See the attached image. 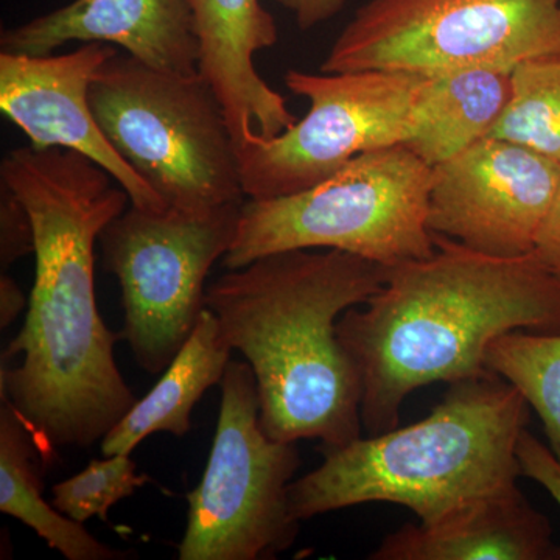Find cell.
<instances>
[{"label": "cell", "mask_w": 560, "mask_h": 560, "mask_svg": "<svg viewBox=\"0 0 560 560\" xmlns=\"http://www.w3.org/2000/svg\"><path fill=\"white\" fill-rule=\"evenodd\" d=\"M511 81L510 103L486 138L510 140L560 162V54L521 62Z\"/></svg>", "instance_id": "cell-20"}, {"label": "cell", "mask_w": 560, "mask_h": 560, "mask_svg": "<svg viewBox=\"0 0 560 560\" xmlns=\"http://www.w3.org/2000/svg\"><path fill=\"white\" fill-rule=\"evenodd\" d=\"M293 14L301 31H312L316 25L324 24L337 16L349 0H272Z\"/></svg>", "instance_id": "cell-25"}, {"label": "cell", "mask_w": 560, "mask_h": 560, "mask_svg": "<svg viewBox=\"0 0 560 560\" xmlns=\"http://www.w3.org/2000/svg\"><path fill=\"white\" fill-rule=\"evenodd\" d=\"M231 352L215 316L206 308L160 382L103 438V455H131L140 442L154 433L178 438L189 433L195 405L206 390L223 381Z\"/></svg>", "instance_id": "cell-16"}, {"label": "cell", "mask_w": 560, "mask_h": 560, "mask_svg": "<svg viewBox=\"0 0 560 560\" xmlns=\"http://www.w3.org/2000/svg\"><path fill=\"white\" fill-rule=\"evenodd\" d=\"M559 179L560 162L510 140L482 138L433 167L430 231L486 256H526Z\"/></svg>", "instance_id": "cell-11"}, {"label": "cell", "mask_w": 560, "mask_h": 560, "mask_svg": "<svg viewBox=\"0 0 560 560\" xmlns=\"http://www.w3.org/2000/svg\"><path fill=\"white\" fill-rule=\"evenodd\" d=\"M208 466L187 493L189 518L179 560L275 559L300 533L289 489L301 458L296 442L268 436L248 361L231 360Z\"/></svg>", "instance_id": "cell-8"}, {"label": "cell", "mask_w": 560, "mask_h": 560, "mask_svg": "<svg viewBox=\"0 0 560 560\" xmlns=\"http://www.w3.org/2000/svg\"><path fill=\"white\" fill-rule=\"evenodd\" d=\"M35 250V231L20 198L0 184V265L5 271L21 257Z\"/></svg>", "instance_id": "cell-22"}, {"label": "cell", "mask_w": 560, "mask_h": 560, "mask_svg": "<svg viewBox=\"0 0 560 560\" xmlns=\"http://www.w3.org/2000/svg\"><path fill=\"white\" fill-rule=\"evenodd\" d=\"M530 407L514 386L488 374L452 383L444 400L412 425L323 451L315 470L293 481L296 521L366 503L408 508L420 522L522 477L517 442Z\"/></svg>", "instance_id": "cell-4"}, {"label": "cell", "mask_w": 560, "mask_h": 560, "mask_svg": "<svg viewBox=\"0 0 560 560\" xmlns=\"http://www.w3.org/2000/svg\"><path fill=\"white\" fill-rule=\"evenodd\" d=\"M485 368L525 397L560 459V334L506 331L490 341Z\"/></svg>", "instance_id": "cell-19"}, {"label": "cell", "mask_w": 560, "mask_h": 560, "mask_svg": "<svg viewBox=\"0 0 560 560\" xmlns=\"http://www.w3.org/2000/svg\"><path fill=\"white\" fill-rule=\"evenodd\" d=\"M512 70L464 69L425 77L408 149L430 167L466 150L492 130L510 103Z\"/></svg>", "instance_id": "cell-17"}, {"label": "cell", "mask_w": 560, "mask_h": 560, "mask_svg": "<svg viewBox=\"0 0 560 560\" xmlns=\"http://www.w3.org/2000/svg\"><path fill=\"white\" fill-rule=\"evenodd\" d=\"M434 243L433 256L389 268L366 308L338 320L360 371L370 436L399 427L416 389L488 374L486 349L500 335L560 334V279L536 254L486 256L440 234Z\"/></svg>", "instance_id": "cell-2"}, {"label": "cell", "mask_w": 560, "mask_h": 560, "mask_svg": "<svg viewBox=\"0 0 560 560\" xmlns=\"http://www.w3.org/2000/svg\"><path fill=\"white\" fill-rule=\"evenodd\" d=\"M116 51L103 43H84L65 55L0 51V109L25 132L33 149L77 151L108 172L131 206L165 212L160 195L110 145L92 113V81Z\"/></svg>", "instance_id": "cell-12"}, {"label": "cell", "mask_w": 560, "mask_h": 560, "mask_svg": "<svg viewBox=\"0 0 560 560\" xmlns=\"http://www.w3.org/2000/svg\"><path fill=\"white\" fill-rule=\"evenodd\" d=\"M283 80L311 108L289 130L238 151L246 200L311 189L359 154L408 145L415 136L416 98L425 75L291 69Z\"/></svg>", "instance_id": "cell-10"}, {"label": "cell", "mask_w": 560, "mask_h": 560, "mask_svg": "<svg viewBox=\"0 0 560 560\" xmlns=\"http://www.w3.org/2000/svg\"><path fill=\"white\" fill-rule=\"evenodd\" d=\"M431 187L433 167L408 147L366 151L311 189L245 200L224 267L293 249L345 250L388 268L429 259Z\"/></svg>", "instance_id": "cell-5"}, {"label": "cell", "mask_w": 560, "mask_h": 560, "mask_svg": "<svg viewBox=\"0 0 560 560\" xmlns=\"http://www.w3.org/2000/svg\"><path fill=\"white\" fill-rule=\"evenodd\" d=\"M200 47L198 68L226 114L241 151L289 130L296 117L257 72L256 57L278 43V27L260 0H187Z\"/></svg>", "instance_id": "cell-14"}, {"label": "cell", "mask_w": 560, "mask_h": 560, "mask_svg": "<svg viewBox=\"0 0 560 560\" xmlns=\"http://www.w3.org/2000/svg\"><path fill=\"white\" fill-rule=\"evenodd\" d=\"M242 206L206 213L131 206L101 234L105 270L119 279L124 340L140 370H167L206 311V279L234 242Z\"/></svg>", "instance_id": "cell-9"}, {"label": "cell", "mask_w": 560, "mask_h": 560, "mask_svg": "<svg viewBox=\"0 0 560 560\" xmlns=\"http://www.w3.org/2000/svg\"><path fill=\"white\" fill-rule=\"evenodd\" d=\"M90 103L110 145L167 209L206 215L245 202L226 114L200 72H164L116 51Z\"/></svg>", "instance_id": "cell-6"}, {"label": "cell", "mask_w": 560, "mask_h": 560, "mask_svg": "<svg viewBox=\"0 0 560 560\" xmlns=\"http://www.w3.org/2000/svg\"><path fill=\"white\" fill-rule=\"evenodd\" d=\"M147 481L149 477L136 471V463L130 455H110L105 459L91 460L86 469L55 485L51 504L66 517L79 523L92 517L106 522L110 508L131 497Z\"/></svg>", "instance_id": "cell-21"}, {"label": "cell", "mask_w": 560, "mask_h": 560, "mask_svg": "<svg viewBox=\"0 0 560 560\" xmlns=\"http://www.w3.org/2000/svg\"><path fill=\"white\" fill-rule=\"evenodd\" d=\"M38 442L5 397H0V511L11 515L69 560H124L130 550H116L95 539L83 523L61 514L43 497L36 460ZM43 458V456H40Z\"/></svg>", "instance_id": "cell-18"}, {"label": "cell", "mask_w": 560, "mask_h": 560, "mask_svg": "<svg viewBox=\"0 0 560 560\" xmlns=\"http://www.w3.org/2000/svg\"><path fill=\"white\" fill-rule=\"evenodd\" d=\"M560 54V0H370L335 39L323 73L433 77Z\"/></svg>", "instance_id": "cell-7"}, {"label": "cell", "mask_w": 560, "mask_h": 560, "mask_svg": "<svg viewBox=\"0 0 560 560\" xmlns=\"http://www.w3.org/2000/svg\"><path fill=\"white\" fill-rule=\"evenodd\" d=\"M515 455L522 477L539 482L560 506V459L550 445H545L525 429L518 438Z\"/></svg>", "instance_id": "cell-23"}, {"label": "cell", "mask_w": 560, "mask_h": 560, "mask_svg": "<svg viewBox=\"0 0 560 560\" xmlns=\"http://www.w3.org/2000/svg\"><path fill=\"white\" fill-rule=\"evenodd\" d=\"M72 40L119 46L164 72H200V47L187 0H73L3 31L0 47L5 54L50 55Z\"/></svg>", "instance_id": "cell-13"}, {"label": "cell", "mask_w": 560, "mask_h": 560, "mask_svg": "<svg viewBox=\"0 0 560 560\" xmlns=\"http://www.w3.org/2000/svg\"><path fill=\"white\" fill-rule=\"evenodd\" d=\"M389 268L345 250L293 249L230 270L206 287V308L256 377L260 422L276 441L361 438L363 385L338 320L381 291Z\"/></svg>", "instance_id": "cell-3"}, {"label": "cell", "mask_w": 560, "mask_h": 560, "mask_svg": "<svg viewBox=\"0 0 560 560\" xmlns=\"http://www.w3.org/2000/svg\"><path fill=\"white\" fill-rule=\"evenodd\" d=\"M533 253L548 271L560 279V179L550 209L537 232Z\"/></svg>", "instance_id": "cell-24"}, {"label": "cell", "mask_w": 560, "mask_h": 560, "mask_svg": "<svg viewBox=\"0 0 560 560\" xmlns=\"http://www.w3.org/2000/svg\"><path fill=\"white\" fill-rule=\"evenodd\" d=\"M371 560H560L551 523L517 482L393 530Z\"/></svg>", "instance_id": "cell-15"}, {"label": "cell", "mask_w": 560, "mask_h": 560, "mask_svg": "<svg viewBox=\"0 0 560 560\" xmlns=\"http://www.w3.org/2000/svg\"><path fill=\"white\" fill-rule=\"evenodd\" d=\"M0 184L31 215L35 280L27 316L0 370L5 397L31 429L43 459L54 448H88L135 407L114 346L124 334L103 323L95 300L94 246L127 210V191L101 165L77 151H10Z\"/></svg>", "instance_id": "cell-1"}, {"label": "cell", "mask_w": 560, "mask_h": 560, "mask_svg": "<svg viewBox=\"0 0 560 560\" xmlns=\"http://www.w3.org/2000/svg\"><path fill=\"white\" fill-rule=\"evenodd\" d=\"M27 304L21 287L9 275L0 278V329H5L18 319Z\"/></svg>", "instance_id": "cell-26"}]
</instances>
